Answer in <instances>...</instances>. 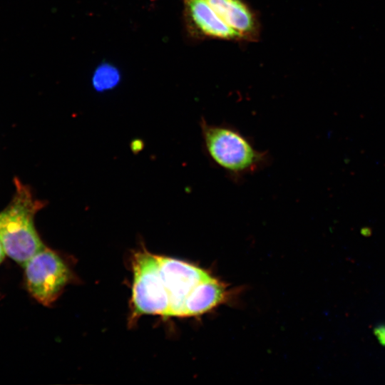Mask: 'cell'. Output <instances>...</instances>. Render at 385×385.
<instances>
[{
    "instance_id": "7a4b0ae2",
    "label": "cell",
    "mask_w": 385,
    "mask_h": 385,
    "mask_svg": "<svg viewBox=\"0 0 385 385\" xmlns=\"http://www.w3.org/2000/svg\"><path fill=\"white\" fill-rule=\"evenodd\" d=\"M15 191L0 211V242L6 255L21 267L45 247L35 225L34 216L44 203L34 199L30 188L15 178Z\"/></svg>"
},
{
    "instance_id": "ba28073f",
    "label": "cell",
    "mask_w": 385,
    "mask_h": 385,
    "mask_svg": "<svg viewBox=\"0 0 385 385\" xmlns=\"http://www.w3.org/2000/svg\"><path fill=\"white\" fill-rule=\"evenodd\" d=\"M223 284L212 276L199 283L187 297L183 317L202 314L220 304L225 299Z\"/></svg>"
},
{
    "instance_id": "6da1fadb",
    "label": "cell",
    "mask_w": 385,
    "mask_h": 385,
    "mask_svg": "<svg viewBox=\"0 0 385 385\" xmlns=\"http://www.w3.org/2000/svg\"><path fill=\"white\" fill-rule=\"evenodd\" d=\"M200 128L209 161L236 183L270 164V153L257 149L253 141L233 125L210 123L202 117Z\"/></svg>"
},
{
    "instance_id": "9c48e42d",
    "label": "cell",
    "mask_w": 385,
    "mask_h": 385,
    "mask_svg": "<svg viewBox=\"0 0 385 385\" xmlns=\"http://www.w3.org/2000/svg\"><path fill=\"white\" fill-rule=\"evenodd\" d=\"M120 76L118 69L108 63L101 64L94 72L92 83L98 91H103L114 88L120 81Z\"/></svg>"
},
{
    "instance_id": "30bf717a",
    "label": "cell",
    "mask_w": 385,
    "mask_h": 385,
    "mask_svg": "<svg viewBox=\"0 0 385 385\" xmlns=\"http://www.w3.org/2000/svg\"><path fill=\"white\" fill-rule=\"evenodd\" d=\"M376 335L378 336V338L379 341L385 344V327H379L376 332Z\"/></svg>"
},
{
    "instance_id": "8992f818",
    "label": "cell",
    "mask_w": 385,
    "mask_h": 385,
    "mask_svg": "<svg viewBox=\"0 0 385 385\" xmlns=\"http://www.w3.org/2000/svg\"><path fill=\"white\" fill-rule=\"evenodd\" d=\"M183 21L188 36L195 40L216 39L242 42L206 0H182Z\"/></svg>"
},
{
    "instance_id": "5b68a950",
    "label": "cell",
    "mask_w": 385,
    "mask_h": 385,
    "mask_svg": "<svg viewBox=\"0 0 385 385\" xmlns=\"http://www.w3.org/2000/svg\"><path fill=\"white\" fill-rule=\"evenodd\" d=\"M160 273L170 300L169 317H183L185 302L192 290L211 275L187 262L156 255Z\"/></svg>"
},
{
    "instance_id": "52a82bcc",
    "label": "cell",
    "mask_w": 385,
    "mask_h": 385,
    "mask_svg": "<svg viewBox=\"0 0 385 385\" xmlns=\"http://www.w3.org/2000/svg\"><path fill=\"white\" fill-rule=\"evenodd\" d=\"M206 1L221 20L239 35L242 42L259 41V16L245 0Z\"/></svg>"
},
{
    "instance_id": "277c9868",
    "label": "cell",
    "mask_w": 385,
    "mask_h": 385,
    "mask_svg": "<svg viewBox=\"0 0 385 385\" xmlns=\"http://www.w3.org/2000/svg\"><path fill=\"white\" fill-rule=\"evenodd\" d=\"M26 287L37 302L49 306L72 280V272L55 251L44 247L23 266Z\"/></svg>"
},
{
    "instance_id": "8fae6325",
    "label": "cell",
    "mask_w": 385,
    "mask_h": 385,
    "mask_svg": "<svg viewBox=\"0 0 385 385\" xmlns=\"http://www.w3.org/2000/svg\"><path fill=\"white\" fill-rule=\"evenodd\" d=\"M5 256H6V254H5V252L3 249V247L0 242V265L1 264V262L4 261V258H5Z\"/></svg>"
},
{
    "instance_id": "3957f363",
    "label": "cell",
    "mask_w": 385,
    "mask_h": 385,
    "mask_svg": "<svg viewBox=\"0 0 385 385\" xmlns=\"http://www.w3.org/2000/svg\"><path fill=\"white\" fill-rule=\"evenodd\" d=\"M132 267V321L143 314L168 317L170 300L156 255L145 250L138 251L133 255Z\"/></svg>"
}]
</instances>
